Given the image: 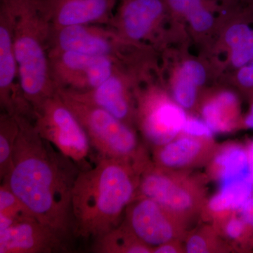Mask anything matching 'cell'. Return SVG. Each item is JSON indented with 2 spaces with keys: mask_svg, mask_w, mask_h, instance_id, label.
<instances>
[{
  "mask_svg": "<svg viewBox=\"0 0 253 253\" xmlns=\"http://www.w3.org/2000/svg\"><path fill=\"white\" fill-rule=\"evenodd\" d=\"M16 118L20 130L13 168L1 183L7 184L37 219L52 229L71 249L76 240L72 191L81 168L41 137L33 120Z\"/></svg>",
  "mask_w": 253,
  "mask_h": 253,
  "instance_id": "1",
  "label": "cell"
},
{
  "mask_svg": "<svg viewBox=\"0 0 253 253\" xmlns=\"http://www.w3.org/2000/svg\"><path fill=\"white\" fill-rule=\"evenodd\" d=\"M141 171L124 160L97 158L81 169L72 191L76 239H99L121 224L136 197Z\"/></svg>",
  "mask_w": 253,
  "mask_h": 253,
  "instance_id": "2",
  "label": "cell"
},
{
  "mask_svg": "<svg viewBox=\"0 0 253 253\" xmlns=\"http://www.w3.org/2000/svg\"><path fill=\"white\" fill-rule=\"evenodd\" d=\"M0 4L12 16L18 83L34 109L56 92L49 66L52 26L47 0H0Z\"/></svg>",
  "mask_w": 253,
  "mask_h": 253,
  "instance_id": "3",
  "label": "cell"
},
{
  "mask_svg": "<svg viewBox=\"0 0 253 253\" xmlns=\"http://www.w3.org/2000/svg\"><path fill=\"white\" fill-rule=\"evenodd\" d=\"M81 123L97 158L124 160L143 169L151 158L141 144L136 127L120 121L106 110L56 91Z\"/></svg>",
  "mask_w": 253,
  "mask_h": 253,
  "instance_id": "4",
  "label": "cell"
},
{
  "mask_svg": "<svg viewBox=\"0 0 253 253\" xmlns=\"http://www.w3.org/2000/svg\"><path fill=\"white\" fill-rule=\"evenodd\" d=\"M50 48L116 60L126 67L143 68L151 63L149 45L121 38L110 26L78 25L53 30Z\"/></svg>",
  "mask_w": 253,
  "mask_h": 253,
  "instance_id": "5",
  "label": "cell"
},
{
  "mask_svg": "<svg viewBox=\"0 0 253 253\" xmlns=\"http://www.w3.org/2000/svg\"><path fill=\"white\" fill-rule=\"evenodd\" d=\"M187 171L162 169L150 163L141 173L137 196L154 200L186 225L206 204L201 179Z\"/></svg>",
  "mask_w": 253,
  "mask_h": 253,
  "instance_id": "6",
  "label": "cell"
},
{
  "mask_svg": "<svg viewBox=\"0 0 253 253\" xmlns=\"http://www.w3.org/2000/svg\"><path fill=\"white\" fill-rule=\"evenodd\" d=\"M135 99V127L152 149L181 134L188 116L163 86L147 78L136 88Z\"/></svg>",
  "mask_w": 253,
  "mask_h": 253,
  "instance_id": "7",
  "label": "cell"
},
{
  "mask_svg": "<svg viewBox=\"0 0 253 253\" xmlns=\"http://www.w3.org/2000/svg\"><path fill=\"white\" fill-rule=\"evenodd\" d=\"M33 111L35 127L42 138L72 160L81 169L90 167L88 159L91 147L85 130L57 91Z\"/></svg>",
  "mask_w": 253,
  "mask_h": 253,
  "instance_id": "8",
  "label": "cell"
},
{
  "mask_svg": "<svg viewBox=\"0 0 253 253\" xmlns=\"http://www.w3.org/2000/svg\"><path fill=\"white\" fill-rule=\"evenodd\" d=\"M50 71L56 90L85 91L97 87L123 66L105 56L50 48Z\"/></svg>",
  "mask_w": 253,
  "mask_h": 253,
  "instance_id": "9",
  "label": "cell"
},
{
  "mask_svg": "<svg viewBox=\"0 0 253 253\" xmlns=\"http://www.w3.org/2000/svg\"><path fill=\"white\" fill-rule=\"evenodd\" d=\"M146 71L122 68L91 90H57L81 102L106 110L120 121L135 127L136 88L149 77Z\"/></svg>",
  "mask_w": 253,
  "mask_h": 253,
  "instance_id": "10",
  "label": "cell"
},
{
  "mask_svg": "<svg viewBox=\"0 0 253 253\" xmlns=\"http://www.w3.org/2000/svg\"><path fill=\"white\" fill-rule=\"evenodd\" d=\"M123 221L141 242L155 248L186 236V225L154 200L137 196L128 205Z\"/></svg>",
  "mask_w": 253,
  "mask_h": 253,
  "instance_id": "11",
  "label": "cell"
},
{
  "mask_svg": "<svg viewBox=\"0 0 253 253\" xmlns=\"http://www.w3.org/2000/svg\"><path fill=\"white\" fill-rule=\"evenodd\" d=\"M169 16L165 0H120L109 26L126 41L146 44L157 42Z\"/></svg>",
  "mask_w": 253,
  "mask_h": 253,
  "instance_id": "12",
  "label": "cell"
},
{
  "mask_svg": "<svg viewBox=\"0 0 253 253\" xmlns=\"http://www.w3.org/2000/svg\"><path fill=\"white\" fill-rule=\"evenodd\" d=\"M0 106L3 113L33 119L34 111L18 83L14 52V22L9 9L0 4Z\"/></svg>",
  "mask_w": 253,
  "mask_h": 253,
  "instance_id": "13",
  "label": "cell"
},
{
  "mask_svg": "<svg viewBox=\"0 0 253 253\" xmlns=\"http://www.w3.org/2000/svg\"><path fill=\"white\" fill-rule=\"evenodd\" d=\"M71 249L52 229L37 219L16 223L0 231V253L69 252Z\"/></svg>",
  "mask_w": 253,
  "mask_h": 253,
  "instance_id": "14",
  "label": "cell"
},
{
  "mask_svg": "<svg viewBox=\"0 0 253 253\" xmlns=\"http://www.w3.org/2000/svg\"><path fill=\"white\" fill-rule=\"evenodd\" d=\"M212 139L180 134L168 144L153 149L155 166L174 171H187L208 163L215 152Z\"/></svg>",
  "mask_w": 253,
  "mask_h": 253,
  "instance_id": "15",
  "label": "cell"
},
{
  "mask_svg": "<svg viewBox=\"0 0 253 253\" xmlns=\"http://www.w3.org/2000/svg\"><path fill=\"white\" fill-rule=\"evenodd\" d=\"M118 0H47L53 30L78 25L109 26Z\"/></svg>",
  "mask_w": 253,
  "mask_h": 253,
  "instance_id": "16",
  "label": "cell"
},
{
  "mask_svg": "<svg viewBox=\"0 0 253 253\" xmlns=\"http://www.w3.org/2000/svg\"><path fill=\"white\" fill-rule=\"evenodd\" d=\"M199 106L203 120L213 133H229L241 126L240 101L234 91H213L203 98Z\"/></svg>",
  "mask_w": 253,
  "mask_h": 253,
  "instance_id": "17",
  "label": "cell"
},
{
  "mask_svg": "<svg viewBox=\"0 0 253 253\" xmlns=\"http://www.w3.org/2000/svg\"><path fill=\"white\" fill-rule=\"evenodd\" d=\"M220 189L205 204L203 211L206 217L217 220L239 211L253 196L252 175L242 176L221 184Z\"/></svg>",
  "mask_w": 253,
  "mask_h": 253,
  "instance_id": "18",
  "label": "cell"
},
{
  "mask_svg": "<svg viewBox=\"0 0 253 253\" xmlns=\"http://www.w3.org/2000/svg\"><path fill=\"white\" fill-rule=\"evenodd\" d=\"M208 164L211 177L219 185L251 174L247 149L236 143L217 147Z\"/></svg>",
  "mask_w": 253,
  "mask_h": 253,
  "instance_id": "19",
  "label": "cell"
},
{
  "mask_svg": "<svg viewBox=\"0 0 253 253\" xmlns=\"http://www.w3.org/2000/svg\"><path fill=\"white\" fill-rule=\"evenodd\" d=\"M91 251L99 253H150L153 249L141 242L124 221L94 240Z\"/></svg>",
  "mask_w": 253,
  "mask_h": 253,
  "instance_id": "20",
  "label": "cell"
},
{
  "mask_svg": "<svg viewBox=\"0 0 253 253\" xmlns=\"http://www.w3.org/2000/svg\"><path fill=\"white\" fill-rule=\"evenodd\" d=\"M20 126L16 116L1 113L0 116V179L6 177L13 168V156Z\"/></svg>",
  "mask_w": 253,
  "mask_h": 253,
  "instance_id": "21",
  "label": "cell"
},
{
  "mask_svg": "<svg viewBox=\"0 0 253 253\" xmlns=\"http://www.w3.org/2000/svg\"><path fill=\"white\" fill-rule=\"evenodd\" d=\"M37 219L31 210L5 183L0 186V231L18 222Z\"/></svg>",
  "mask_w": 253,
  "mask_h": 253,
  "instance_id": "22",
  "label": "cell"
},
{
  "mask_svg": "<svg viewBox=\"0 0 253 253\" xmlns=\"http://www.w3.org/2000/svg\"><path fill=\"white\" fill-rule=\"evenodd\" d=\"M218 236L219 234L214 227L194 231L185 236L184 252L204 253L226 250L222 248V243L218 239Z\"/></svg>",
  "mask_w": 253,
  "mask_h": 253,
  "instance_id": "23",
  "label": "cell"
},
{
  "mask_svg": "<svg viewBox=\"0 0 253 253\" xmlns=\"http://www.w3.org/2000/svg\"><path fill=\"white\" fill-rule=\"evenodd\" d=\"M214 229L219 235L234 242H241L248 234L253 232L240 215H236V212L214 221Z\"/></svg>",
  "mask_w": 253,
  "mask_h": 253,
  "instance_id": "24",
  "label": "cell"
},
{
  "mask_svg": "<svg viewBox=\"0 0 253 253\" xmlns=\"http://www.w3.org/2000/svg\"><path fill=\"white\" fill-rule=\"evenodd\" d=\"M169 16L186 19L204 5L212 3L211 0H165Z\"/></svg>",
  "mask_w": 253,
  "mask_h": 253,
  "instance_id": "25",
  "label": "cell"
},
{
  "mask_svg": "<svg viewBox=\"0 0 253 253\" xmlns=\"http://www.w3.org/2000/svg\"><path fill=\"white\" fill-rule=\"evenodd\" d=\"M234 80L238 89L253 99V57L247 64L234 71Z\"/></svg>",
  "mask_w": 253,
  "mask_h": 253,
  "instance_id": "26",
  "label": "cell"
},
{
  "mask_svg": "<svg viewBox=\"0 0 253 253\" xmlns=\"http://www.w3.org/2000/svg\"><path fill=\"white\" fill-rule=\"evenodd\" d=\"M181 134L200 138L212 139L213 131L204 120L194 116H187Z\"/></svg>",
  "mask_w": 253,
  "mask_h": 253,
  "instance_id": "27",
  "label": "cell"
},
{
  "mask_svg": "<svg viewBox=\"0 0 253 253\" xmlns=\"http://www.w3.org/2000/svg\"><path fill=\"white\" fill-rule=\"evenodd\" d=\"M239 212L240 217L253 230V196L243 205Z\"/></svg>",
  "mask_w": 253,
  "mask_h": 253,
  "instance_id": "28",
  "label": "cell"
},
{
  "mask_svg": "<svg viewBox=\"0 0 253 253\" xmlns=\"http://www.w3.org/2000/svg\"><path fill=\"white\" fill-rule=\"evenodd\" d=\"M184 252V249L181 244V241H173L167 243L155 248L154 253H176Z\"/></svg>",
  "mask_w": 253,
  "mask_h": 253,
  "instance_id": "29",
  "label": "cell"
},
{
  "mask_svg": "<svg viewBox=\"0 0 253 253\" xmlns=\"http://www.w3.org/2000/svg\"><path fill=\"white\" fill-rule=\"evenodd\" d=\"M251 101H252V103H251L249 112L246 115L244 119L242 120V123H241V126L249 128V129H253V99Z\"/></svg>",
  "mask_w": 253,
  "mask_h": 253,
  "instance_id": "30",
  "label": "cell"
},
{
  "mask_svg": "<svg viewBox=\"0 0 253 253\" xmlns=\"http://www.w3.org/2000/svg\"><path fill=\"white\" fill-rule=\"evenodd\" d=\"M246 149H247L248 156H249L250 170L253 179V140Z\"/></svg>",
  "mask_w": 253,
  "mask_h": 253,
  "instance_id": "31",
  "label": "cell"
},
{
  "mask_svg": "<svg viewBox=\"0 0 253 253\" xmlns=\"http://www.w3.org/2000/svg\"><path fill=\"white\" fill-rule=\"evenodd\" d=\"M245 1H246V2L249 3L251 6H253V0H245Z\"/></svg>",
  "mask_w": 253,
  "mask_h": 253,
  "instance_id": "32",
  "label": "cell"
}]
</instances>
